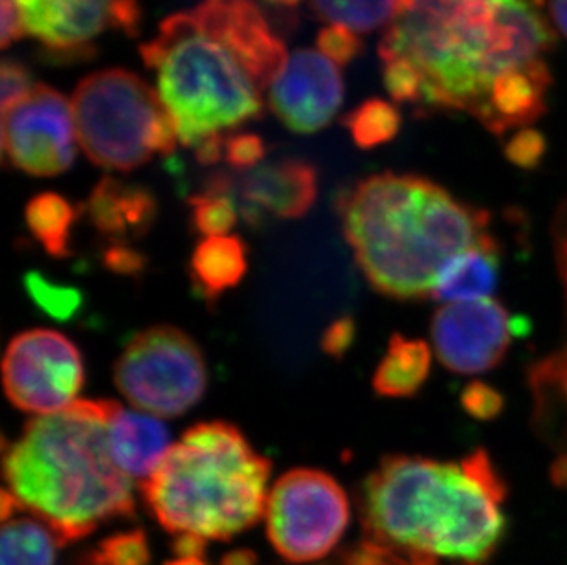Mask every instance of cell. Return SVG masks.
I'll use <instances>...</instances> for the list:
<instances>
[{"instance_id": "8d00e7d4", "label": "cell", "mask_w": 567, "mask_h": 565, "mask_svg": "<svg viewBox=\"0 0 567 565\" xmlns=\"http://www.w3.org/2000/svg\"><path fill=\"white\" fill-rule=\"evenodd\" d=\"M555 246H557L558 274H560V279H563L567 304V209L560 212L558 225L555 226Z\"/></svg>"}, {"instance_id": "5b68a950", "label": "cell", "mask_w": 567, "mask_h": 565, "mask_svg": "<svg viewBox=\"0 0 567 565\" xmlns=\"http://www.w3.org/2000/svg\"><path fill=\"white\" fill-rule=\"evenodd\" d=\"M109 410L111 400H78L28 422L21 438L4 444L6 491L64 544L134 516L133 483L109 449Z\"/></svg>"}, {"instance_id": "8992f818", "label": "cell", "mask_w": 567, "mask_h": 565, "mask_svg": "<svg viewBox=\"0 0 567 565\" xmlns=\"http://www.w3.org/2000/svg\"><path fill=\"white\" fill-rule=\"evenodd\" d=\"M270 472L234 424L200 422L173 444L142 492L167 533L230 540L267 514Z\"/></svg>"}, {"instance_id": "d4e9b609", "label": "cell", "mask_w": 567, "mask_h": 565, "mask_svg": "<svg viewBox=\"0 0 567 565\" xmlns=\"http://www.w3.org/2000/svg\"><path fill=\"white\" fill-rule=\"evenodd\" d=\"M343 123L354 144L362 150H373L395 138L401 131V113L391 103L370 100L349 113Z\"/></svg>"}, {"instance_id": "2e32d148", "label": "cell", "mask_w": 567, "mask_h": 565, "mask_svg": "<svg viewBox=\"0 0 567 565\" xmlns=\"http://www.w3.org/2000/svg\"><path fill=\"white\" fill-rule=\"evenodd\" d=\"M109 449L127 477L142 483L155 475L172 452L166 424L144 411L125 410L111 400L107 421Z\"/></svg>"}, {"instance_id": "5bb4252c", "label": "cell", "mask_w": 567, "mask_h": 565, "mask_svg": "<svg viewBox=\"0 0 567 565\" xmlns=\"http://www.w3.org/2000/svg\"><path fill=\"white\" fill-rule=\"evenodd\" d=\"M343 81L338 64L318 50H296L268 89V105L300 134L327 127L342 107Z\"/></svg>"}, {"instance_id": "f546056e", "label": "cell", "mask_w": 567, "mask_h": 565, "mask_svg": "<svg viewBox=\"0 0 567 565\" xmlns=\"http://www.w3.org/2000/svg\"><path fill=\"white\" fill-rule=\"evenodd\" d=\"M547 145L544 134L535 129H522L516 131L505 144V156L511 164L522 170H535L540 166L546 156Z\"/></svg>"}, {"instance_id": "ab89813d", "label": "cell", "mask_w": 567, "mask_h": 565, "mask_svg": "<svg viewBox=\"0 0 567 565\" xmlns=\"http://www.w3.org/2000/svg\"><path fill=\"white\" fill-rule=\"evenodd\" d=\"M256 562V556L250 551H236L226 556L223 565H252Z\"/></svg>"}, {"instance_id": "7c38bea8", "label": "cell", "mask_w": 567, "mask_h": 565, "mask_svg": "<svg viewBox=\"0 0 567 565\" xmlns=\"http://www.w3.org/2000/svg\"><path fill=\"white\" fill-rule=\"evenodd\" d=\"M516 332L511 312L491 298L443 305L432 320L435 355L452 373L480 374L498 368Z\"/></svg>"}, {"instance_id": "4316f807", "label": "cell", "mask_w": 567, "mask_h": 565, "mask_svg": "<svg viewBox=\"0 0 567 565\" xmlns=\"http://www.w3.org/2000/svg\"><path fill=\"white\" fill-rule=\"evenodd\" d=\"M150 545L142 531L114 534L89 555V565H150Z\"/></svg>"}, {"instance_id": "60d3db41", "label": "cell", "mask_w": 567, "mask_h": 565, "mask_svg": "<svg viewBox=\"0 0 567 565\" xmlns=\"http://www.w3.org/2000/svg\"><path fill=\"white\" fill-rule=\"evenodd\" d=\"M166 565H206V562L203 561V556H177Z\"/></svg>"}, {"instance_id": "74e56055", "label": "cell", "mask_w": 567, "mask_h": 565, "mask_svg": "<svg viewBox=\"0 0 567 565\" xmlns=\"http://www.w3.org/2000/svg\"><path fill=\"white\" fill-rule=\"evenodd\" d=\"M553 24L567 39V0H547Z\"/></svg>"}, {"instance_id": "4dcf8cb0", "label": "cell", "mask_w": 567, "mask_h": 565, "mask_svg": "<svg viewBox=\"0 0 567 565\" xmlns=\"http://www.w3.org/2000/svg\"><path fill=\"white\" fill-rule=\"evenodd\" d=\"M265 151V142L256 134H231L226 136L223 156L231 170L243 173L259 166L267 155Z\"/></svg>"}, {"instance_id": "e575fe53", "label": "cell", "mask_w": 567, "mask_h": 565, "mask_svg": "<svg viewBox=\"0 0 567 565\" xmlns=\"http://www.w3.org/2000/svg\"><path fill=\"white\" fill-rule=\"evenodd\" d=\"M27 33L22 24L21 10L16 0H2V49H8Z\"/></svg>"}, {"instance_id": "6da1fadb", "label": "cell", "mask_w": 567, "mask_h": 565, "mask_svg": "<svg viewBox=\"0 0 567 565\" xmlns=\"http://www.w3.org/2000/svg\"><path fill=\"white\" fill-rule=\"evenodd\" d=\"M544 0H406L380 41L384 85L424 113H463L488 133L546 113L555 32Z\"/></svg>"}, {"instance_id": "30bf717a", "label": "cell", "mask_w": 567, "mask_h": 565, "mask_svg": "<svg viewBox=\"0 0 567 565\" xmlns=\"http://www.w3.org/2000/svg\"><path fill=\"white\" fill-rule=\"evenodd\" d=\"M2 380L16 408L32 415H52L78 402L85 368L80 349L70 338L50 329H32L10 341Z\"/></svg>"}, {"instance_id": "8fae6325", "label": "cell", "mask_w": 567, "mask_h": 565, "mask_svg": "<svg viewBox=\"0 0 567 565\" xmlns=\"http://www.w3.org/2000/svg\"><path fill=\"white\" fill-rule=\"evenodd\" d=\"M74 113L66 97L49 85H35L24 100L2 113V150L17 170L55 176L75 158Z\"/></svg>"}, {"instance_id": "277c9868", "label": "cell", "mask_w": 567, "mask_h": 565, "mask_svg": "<svg viewBox=\"0 0 567 565\" xmlns=\"http://www.w3.org/2000/svg\"><path fill=\"white\" fill-rule=\"evenodd\" d=\"M343 234L377 292L432 296L450 259L491 237V214L417 175L368 176L338 201Z\"/></svg>"}, {"instance_id": "836d02e7", "label": "cell", "mask_w": 567, "mask_h": 565, "mask_svg": "<svg viewBox=\"0 0 567 565\" xmlns=\"http://www.w3.org/2000/svg\"><path fill=\"white\" fill-rule=\"evenodd\" d=\"M354 341V321L351 318H340L327 327L321 347L332 358H342L351 349Z\"/></svg>"}, {"instance_id": "3957f363", "label": "cell", "mask_w": 567, "mask_h": 565, "mask_svg": "<svg viewBox=\"0 0 567 565\" xmlns=\"http://www.w3.org/2000/svg\"><path fill=\"white\" fill-rule=\"evenodd\" d=\"M507 486L487 450L461 461L390 455L364 485V538L440 564L487 565L505 536Z\"/></svg>"}, {"instance_id": "ac0fdd59", "label": "cell", "mask_w": 567, "mask_h": 565, "mask_svg": "<svg viewBox=\"0 0 567 565\" xmlns=\"http://www.w3.org/2000/svg\"><path fill=\"white\" fill-rule=\"evenodd\" d=\"M499 265L502 254L498 240L491 235L446 263L430 298L444 305L491 298L498 287Z\"/></svg>"}, {"instance_id": "9a60e30c", "label": "cell", "mask_w": 567, "mask_h": 565, "mask_svg": "<svg viewBox=\"0 0 567 565\" xmlns=\"http://www.w3.org/2000/svg\"><path fill=\"white\" fill-rule=\"evenodd\" d=\"M212 178L236 198L237 208L252 225L261 223L265 214L281 219L303 217L318 195L316 170L300 158L267 162L236 175L215 173Z\"/></svg>"}, {"instance_id": "7a4b0ae2", "label": "cell", "mask_w": 567, "mask_h": 565, "mask_svg": "<svg viewBox=\"0 0 567 565\" xmlns=\"http://www.w3.org/2000/svg\"><path fill=\"white\" fill-rule=\"evenodd\" d=\"M178 142L198 150L262 114V94L287 63L254 0H204L167 17L140 47Z\"/></svg>"}, {"instance_id": "83f0119b", "label": "cell", "mask_w": 567, "mask_h": 565, "mask_svg": "<svg viewBox=\"0 0 567 565\" xmlns=\"http://www.w3.org/2000/svg\"><path fill=\"white\" fill-rule=\"evenodd\" d=\"M27 288L41 309L60 320H69L81 304L78 290L50 282L39 274H28Z\"/></svg>"}, {"instance_id": "f1b7e54d", "label": "cell", "mask_w": 567, "mask_h": 565, "mask_svg": "<svg viewBox=\"0 0 567 565\" xmlns=\"http://www.w3.org/2000/svg\"><path fill=\"white\" fill-rule=\"evenodd\" d=\"M461 405L463 410L476 419V421H494L504 413L505 400L504 393L496 390L493 386L485 384V382H471L466 386L465 390L461 391Z\"/></svg>"}, {"instance_id": "9c48e42d", "label": "cell", "mask_w": 567, "mask_h": 565, "mask_svg": "<svg viewBox=\"0 0 567 565\" xmlns=\"http://www.w3.org/2000/svg\"><path fill=\"white\" fill-rule=\"evenodd\" d=\"M274 549L295 564L329 555L349 525L348 494L334 477L315 469L290 470L274 483L267 505Z\"/></svg>"}, {"instance_id": "d590c367", "label": "cell", "mask_w": 567, "mask_h": 565, "mask_svg": "<svg viewBox=\"0 0 567 565\" xmlns=\"http://www.w3.org/2000/svg\"><path fill=\"white\" fill-rule=\"evenodd\" d=\"M105 263L114 273L133 274L144 268V257L128 246L116 245L105 254Z\"/></svg>"}, {"instance_id": "cb8c5ba5", "label": "cell", "mask_w": 567, "mask_h": 565, "mask_svg": "<svg viewBox=\"0 0 567 565\" xmlns=\"http://www.w3.org/2000/svg\"><path fill=\"white\" fill-rule=\"evenodd\" d=\"M78 219V209L58 193H41L27 206L30 234L52 257L70 254V234Z\"/></svg>"}, {"instance_id": "e0dca14e", "label": "cell", "mask_w": 567, "mask_h": 565, "mask_svg": "<svg viewBox=\"0 0 567 565\" xmlns=\"http://www.w3.org/2000/svg\"><path fill=\"white\" fill-rule=\"evenodd\" d=\"M86 212L103 235L124 239L144 235L153 225L156 201L145 187L107 176L94 187Z\"/></svg>"}, {"instance_id": "f35d334b", "label": "cell", "mask_w": 567, "mask_h": 565, "mask_svg": "<svg viewBox=\"0 0 567 565\" xmlns=\"http://www.w3.org/2000/svg\"><path fill=\"white\" fill-rule=\"evenodd\" d=\"M551 480L555 485L567 491V453L560 455L551 466Z\"/></svg>"}, {"instance_id": "52a82bcc", "label": "cell", "mask_w": 567, "mask_h": 565, "mask_svg": "<svg viewBox=\"0 0 567 565\" xmlns=\"http://www.w3.org/2000/svg\"><path fill=\"white\" fill-rule=\"evenodd\" d=\"M72 113L81 150L105 170H136L177 145L161 96L128 70H100L81 81Z\"/></svg>"}, {"instance_id": "1f68e13d", "label": "cell", "mask_w": 567, "mask_h": 565, "mask_svg": "<svg viewBox=\"0 0 567 565\" xmlns=\"http://www.w3.org/2000/svg\"><path fill=\"white\" fill-rule=\"evenodd\" d=\"M318 49L338 66H343L360 54L362 41L357 33L349 32L346 28L327 27L318 35Z\"/></svg>"}, {"instance_id": "d6986e66", "label": "cell", "mask_w": 567, "mask_h": 565, "mask_svg": "<svg viewBox=\"0 0 567 565\" xmlns=\"http://www.w3.org/2000/svg\"><path fill=\"white\" fill-rule=\"evenodd\" d=\"M64 542L49 523L24 514L10 492L2 491V565H55Z\"/></svg>"}, {"instance_id": "d6a6232c", "label": "cell", "mask_w": 567, "mask_h": 565, "mask_svg": "<svg viewBox=\"0 0 567 565\" xmlns=\"http://www.w3.org/2000/svg\"><path fill=\"white\" fill-rule=\"evenodd\" d=\"M0 80H2V92H0V96H2V113L13 107L16 103L24 100L35 89L32 75L28 72L27 66L17 63V61H10V59H6L4 63H2Z\"/></svg>"}, {"instance_id": "44dd1931", "label": "cell", "mask_w": 567, "mask_h": 565, "mask_svg": "<svg viewBox=\"0 0 567 565\" xmlns=\"http://www.w3.org/2000/svg\"><path fill=\"white\" fill-rule=\"evenodd\" d=\"M247 270V245L236 235L208 237L193 251L192 281L208 301L239 285Z\"/></svg>"}, {"instance_id": "4fadbf2b", "label": "cell", "mask_w": 567, "mask_h": 565, "mask_svg": "<svg viewBox=\"0 0 567 565\" xmlns=\"http://www.w3.org/2000/svg\"><path fill=\"white\" fill-rule=\"evenodd\" d=\"M24 30L54 52H81L102 33L136 35L138 0H16Z\"/></svg>"}, {"instance_id": "7402d4cb", "label": "cell", "mask_w": 567, "mask_h": 565, "mask_svg": "<svg viewBox=\"0 0 567 565\" xmlns=\"http://www.w3.org/2000/svg\"><path fill=\"white\" fill-rule=\"evenodd\" d=\"M529 384L544 430L555 432L564 424L567 438V343L530 368Z\"/></svg>"}, {"instance_id": "ba28073f", "label": "cell", "mask_w": 567, "mask_h": 565, "mask_svg": "<svg viewBox=\"0 0 567 565\" xmlns=\"http://www.w3.org/2000/svg\"><path fill=\"white\" fill-rule=\"evenodd\" d=\"M114 382L136 410L178 417L203 399L208 369L200 347L186 332L158 326L128 341L114 368Z\"/></svg>"}, {"instance_id": "ffe728a7", "label": "cell", "mask_w": 567, "mask_h": 565, "mask_svg": "<svg viewBox=\"0 0 567 565\" xmlns=\"http://www.w3.org/2000/svg\"><path fill=\"white\" fill-rule=\"evenodd\" d=\"M432 351L424 340L393 335L373 374V390L385 399L417 396L429 382Z\"/></svg>"}, {"instance_id": "484cf974", "label": "cell", "mask_w": 567, "mask_h": 565, "mask_svg": "<svg viewBox=\"0 0 567 565\" xmlns=\"http://www.w3.org/2000/svg\"><path fill=\"white\" fill-rule=\"evenodd\" d=\"M192 206V223L198 234L208 237H225L236 226V198L220 186L219 182L209 178L203 193H198L189 201Z\"/></svg>"}, {"instance_id": "b9f144b4", "label": "cell", "mask_w": 567, "mask_h": 565, "mask_svg": "<svg viewBox=\"0 0 567 565\" xmlns=\"http://www.w3.org/2000/svg\"><path fill=\"white\" fill-rule=\"evenodd\" d=\"M268 6L272 8H281V10H292L296 6L300 4L301 0H265Z\"/></svg>"}, {"instance_id": "603a6c76", "label": "cell", "mask_w": 567, "mask_h": 565, "mask_svg": "<svg viewBox=\"0 0 567 565\" xmlns=\"http://www.w3.org/2000/svg\"><path fill=\"white\" fill-rule=\"evenodd\" d=\"M311 10L331 27H342L357 35L390 27L406 0H309Z\"/></svg>"}]
</instances>
